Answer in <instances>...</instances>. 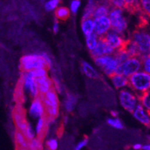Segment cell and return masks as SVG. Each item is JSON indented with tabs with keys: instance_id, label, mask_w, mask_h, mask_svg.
I'll list each match as a JSON object with an SVG mask.
<instances>
[{
	"instance_id": "6da1fadb",
	"label": "cell",
	"mask_w": 150,
	"mask_h": 150,
	"mask_svg": "<svg viewBox=\"0 0 150 150\" xmlns=\"http://www.w3.org/2000/svg\"><path fill=\"white\" fill-rule=\"evenodd\" d=\"M40 97L42 99L45 105V116L50 124L58 117L59 108L58 94L54 89H53L45 95L40 96Z\"/></svg>"
},
{
	"instance_id": "7a4b0ae2",
	"label": "cell",
	"mask_w": 150,
	"mask_h": 150,
	"mask_svg": "<svg viewBox=\"0 0 150 150\" xmlns=\"http://www.w3.org/2000/svg\"><path fill=\"white\" fill-rule=\"evenodd\" d=\"M128 88L137 96L150 89V75L140 70L128 78Z\"/></svg>"
},
{
	"instance_id": "3957f363",
	"label": "cell",
	"mask_w": 150,
	"mask_h": 150,
	"mask_svg": "<svg viewBox=\"0 0 150 150\" xmlns=\"http://www.w3.org/2000/svg\"><path fill=\"white\" fill-rule=\"evenodd\" d=\"M108 17L110 21L111 29L125 36L128 29V22L123 14V9L112 7Z\"/></svg>"
},
{
	"instance_id": "277c9868",
	"label": "cell",
	"mask_w": 150,
	"mask_h": 150,
	"mask_svg": "<svg viewBox=\"0 0 150 150\" xmlns=\"http://www.w3.org/2000/svg\"><path fill=\"white\" fill-rule=\"evenodd\" d=\"M134 43L140 52V58L150 53V33L144 29H139L134 32L129 37Z\"/></svg>"
},
{
	"instance_id": "5b68a950",
	"label": "cell",
	"mask_w": 150,
	"mask_h": 150,
	"mask_svg": "<svg viewBox=\"0 0 150 150\" xmlns=\"http://www.w3.org/2000/svg\"><path fill=\"white\" fill-rule=\"evenodd\" d=\"M20 67L22 72H29L44 68L49 69L41 53H32L22 56Z\"/></svg>"
},
{
	"instance_id": "8992f818",
	"label": "cell",
	"mask_w": 150,
	"mask_h": 150,
	"mask_svg": "<svg viewBox=\"0 0 150 150\" xmlns=\"http://www.w3.org/2000/svg\"><path fill=\"white\" fill-rule=\"evenodd\" d=\"M142 61L139 56H133L123 63L120 64L116 69V74L123 75L125 77L129 78L131 76L141 70Z\"/></svg>"
},
{
	"instance_id": "52a82bcc",
	"label": "cell",
	"mask_w": 150,
	"mask_h": 150,
	"mask_svg": "<svg viewBox=\"0 0 150 150\" xmlns=\"http://www.w3.org/2000/svg\"><path fill=\"white\" fill-rule=\"evenodd\" d=\"M119 100L122 108L129 112H133L139 104V96L128 87L120 91Z\"/></svg>"
},
{
	"instance_id": "ba28073f",
	"label": "cell",
	"mask_w": 150,
	"mask_h": 150,
	"mask_svg": "<svg viewBox=\"0 0 150 150\" xmlns=\"http://www.w3.org/2000/svg\"><path fill=\"white\" fill-rule=\"evenodd\" d=\"M95 63L107 76H112L116 74V69L119 66V62L116 59L113 55H107V56H100L94 59Z\"/></svg>"
},
{
	"instance_id": "9c48e42d",
	"label": "cell",
	"mask_w": 150,
	"mask_h": 150,
	"mask_svg": "<svg viewBox=\"0 0 150 150\" xmlns=\"http://www.w3.org/2000/svg\"><path fill=\"white\" fill-rule=\"evenodd\" d=\"M103 38L110 47L112 48L114 51H117L120 50L124 49L129 38H125V36L110 29L103 37Z\"/></svg>"
},
{
	"instance_id": "30bf717a",
	"label": "cell",
	"mask_w": 150,
	"mask_h": 150,
	"mask_svg": "<svg viewBox=\"0 0 150 150\" xmlns=\"http://www.w3.org/2000/svg\"><path fill=\"white\" fill-rule=\"evenodd\" d=\"M12 118L17 130L23 132L29 124L26 120V111L23 105L16 104L14 106L12 110Z\"/></svg>"
},
{
	"instance_id": "8fae6325",
	"label": "cell",
	"mask_w": 150,
	"mask_h": 150,
	"mask_svg": "<svg viewBox=\"0 0 150 150\" xmlns=\"http://www.w3.org/2000/svg\"><path fill=\"white\" fill-rule=\"evenodd\" d=\"M21 77L23 79V85L25 92H27L33 99L39 96L35 79L33 78L28 72H23Z\"/></svg>"
},
{
	"instance_id": "7c38bea8",
	"label": "cell",
	"mask_w": 150,
	"mask_h": 150,
	"mask_svg": "<svg viewBox=\"0 0 150 150\" xmlns=\"http://www.w3.org/2000/svg\"><path fill=\"white\" fill-rule=\"evenodd\" d=\"M94 33L99 38H103L111 29L110 21L108 16L93 19Z\"/></svg>"
},
{
	"instance_id": "4fadbf2b",
	"label": "cell",
	"mask_w": 150,
	"mask_h": 150,
	"mask_svg": "<svg viewBox=\"0 0 150 150\" xmlns=\"http://www.w3.org/2000/svg\"><path fill=\"white\" fill-rule=\"evenodd\" d=\"M29 114L34 120H38L39 118L45 116V105L40 96L33 99L29 106Z\"/></svg>"
},
{
	"instance_id": "5bb4252c",
	"label": "cell",
	"mask_w": 150,
	"mask_h": 150,
	"mask_svg": "<svg viewBox=\"0 0 150 150\" xmlns=\"http://www.w3.org/2000/svg\"><path fill=\"white\" fill-rule=\"evenodd\" d=\"M115 51L105 42L103 38H99L98 42L96 48L90 52L91 56L94 59L100 57V56H107V55H113Z\"/></svg>"
},
{
	"instance_id": "9a60e30c",
	"label": "cell",
	"mask_w": 150,
	"mask_h": 150,
	"mask_svg": "<svg viewBox=\"0 0 150 150\" xmlns=\"http://www.w3.org/2000/svg\"><path fill=\"white\" fill-rule=\"evenodd\" d=\"M135 120L146 127H150V113L140 104L131 112Z\"/></svg>"
},
{
	"instance_id": "2e32d148",
	"label": "cell",
	"mask_w": 150,
	"mask_h": 150,
	"mask_svg": "<svg viewBox=\"0 0 150 150\" xmlns=\"http://www.w3.org/2000/svg\"><path fill=\"white\" fill-rule=\"evenodd\" d=\"M49 125V122L45 116L37 120L35 132L36 137L42 142H44L45 137L48 132Z\"/></svg>"
},
{
	"instance_id": "e0dca14e",
	"label": "cell",
	"mask_w": 150,
	"mask_h": 150,
	"mask_svg": "<svg viewBox=\"0 0 150 150\" xmlns=\"http://www.w3.org/2000/svg\"><path fill=\"white\" fill-rule=\"evenodd\" d=\"M35 80L38 92H39V96H43V95H45L47 92H49L50 90L53 89V80L48 76L36 79Z\"/></svg>"
},
{
	"instance_id": "ac0fdd59",
	"label": "cell",
	"mask_w": 150,
	"mask_h": 150,
	"mask_svg": "<svg viewBox=\"0 0 150 150\" xmlns=\"http://www.w3.org/2000/svg\"><path fill=\"white\" fill-rule=\"evenodd\" d=\"M111 83L116 89H125L128 87V78L120 74H114L110 76Z\"/></svg>"
},
{
	"instance_id": "d6986e66",
	"label": "cell",
	"mask_w": 150,
	"mask_h": 150,
	"mask_svg": "<svg viewBox=\"0 0 150 150\" xmlns=\"http://www.w3.org/2000/svg\"><path fill=\"white\" fill-rule=\"evenodd\" d=\"M14 99L16 102V104H20V105H23V104L25 102V100H26L25 90L23 89V79L21 77H20L18 82L16 85L14 94Z\"/></svg>"
},
{
	"instance_id": "ffe728a7",
	"label": "cell",
	"mask_w": 150,
	"mask_h": 150,
	"mask_svg": "<svg viewBox=\"0 0 150 150\" xmlns=\"http://www.w3.org/2000/svg\"><path fill=\"white\" fill-rule=\"evenodd\" d=\"M111 8L112 7L108 2H104L103 4H100V5L98 4L95 9V11L92 15V19L108 16Z\"/></svg>"
},
{
	"instance_id": "44dd1931",
	"label": "cell",
	"mask_w": 150,
	"mask_h": 150,
	"mask_svg": "<svg viewBox=\"0 0 150 150\" xmlns=\"http://www.w3.org/2000/svg\"><path fill=\"white\" fill-rule=\"evenodd\" d=\"M14 142L15 147L29 149V141L26 138L21 131L16 130L14 133Z\"/></svg>"
},
{
	"instance_id": "7402d4cb",
	"label": "cell",
	"mask_w": 150,
	"mask_h": 150,
	"mask_svg": "<svg viewBox=\"0 0 150 150\" xmlns=\"http://www.w3.org/2000/svg\"><path fill=\"white\" fill-rule=\"evenodd\" d=\"M81 68L83 74L87 77L91 79H96L98 77V73L97 71L86 62H83Z\"/></svg>"
},
{
	"instance_id": "603a6c76",
	"label": "cell",
	"mask_w": 150,
	"mask_h": 150,
	"mask_svg": "<svg viewBox=\"0 0 150 150\" xmlns=\"http://www.w3.org/2000/svg\"><path fill=\"white\" fill-rule=\"evenodd\" d=\"M81 30L85 36L94 33V22L92 18L83 19L81 21Z\"/></svg>"
},
{
	"instance_id": "cb8c5ba5",
	"label": "cell",
	"mask_w": 150,
	"mask_h": 150,
	"mask_svg": "<svg viewBox=\"0 0 150 150\" xmlns=\"http://www.w3.org/2000/svg\"><path fill=\"white\" fill-rule=\"evenodd\" d=\"M77 97L73 94H68L64 102V108L68 112H71L77 104Z\"/></svg>"
},
{
	"instance_id": "d4e9b609",
	"label": "cell",
	"mask_w": 150,
	"mask_h": 150,
	"mask_svg": "<svg viewBox=\"0 0 150 150\" xmlns=\"http://www.w3.org/2000/svg\"><path fill=\"white\" fill-rule=\"evenodd\" d=\"M71 11L70 10L66 7H58L55 10V17L57 20L62 21H67L70 17Z\"/></svg>"
},
{
	"instance_id": "484cf974",
	"label": "cell",
	"mask_w": 150,
	"mask_h": 150,
	"mask_svg": "<svg viewBox=\"0 0 150 150\" xmlns=\"http://www.w3.org/2000/svg\"><path fill=\"white\" fill-rule=\"evenodd\" d=\"M98 4L95 0H88L87 5L84 9L82 20L87 18H92V15Z\"/></svg>"
},
{
	"instance_id": "4316f807",
	"label": "cell",
	"mask_w": 150,
	"mask_h": 150,
	"mask_svg": "<svg viewBox=\"0 0 150 150\" xmlns=\"http://www.w3.org/2000/svg\"><path fill=\"white\" fill-rule=\"evenodd\" d=\"M98 40L99 37L95 33H92V34L86 36V45L89 51L91 52L96 48Z\"/></svg>"
},
{
	"instance_id": "83f0119b",
	"label": "cell",
	"mask_w": 150,
	"mask_h": 150,
	"mask_svg": "<svg viewBox=\"0 0 150 150\" xmlns=\"http://www.w3.org/2000/svg\"><path fill=\"white\" fill-rule=\"evenodd\" d=\"M124 49L126 50L127 53H128V55L131 57H133V56H139V57H140L138 48L133 41H131L130 40V38H128V40L127 41L126 45H125Z\"/></svg>"
},
{
	"instance_id": "f1b7e54d",
	"label": "cell",
	"mask_w": 150,
	"mask_h": 150,
	"mask_svg": "<svg viewBox=\"0 0 150 150\" xmlns=\"http://www.w3.org/2000/svg\"><path fill=\"white\" fill-rule=\"evenodd\" d=\"M139 104L150 113V89L139 96Z\"/></svg>"
},
{
	"instance_id": "f546056e",
	"label": "cell",
	"mask_w": 150,
	"mask_h": 150,
	"mask_svg": "<svg viewBox=\"0 0 150 150\" xmlns=\"http://www.w3.org/2000/svg\"><path fill=\"white\" fill-rule=\"evenodd\" d=\"M139 11L144 16L150 17V0H140Z\"/></svg>"
},
{
	"instance_id": "4dcf8cb0",
	"label": "cell",
	"mask_w": 150,
	"mask_h": 150,
	"mask_svg": "<svg viewBox=\"0 0 150 150\" xmlns=\"http://www.w3.org/2000/svg\"><path fill=\"white\" fill-rule=\"evenodd\" d=\"M113 56H115V58L117 60L119 64L123 63L128 59L131 57L125 49H122L120 50H117V51H115V53H113Z\"/></svg>"
},
{
	"instance_id": "1f68e13d",
	"label": "cell",
	"mask_w": 150,
	"mask_h": 150,
	"mask_svg": "<svg viewBox=\"0 0 150 150\" xmlns=\"http://www.w3.org/2000/svg\"><path fill=\"white\" fill-rule=\"evenodd\" d=\"M140 0H125V9L130 12H136L139 11Z\"/></svg>"
},
{
	"instance_id": "d6a6232c",
	"label": "cell",
	"mask_w": 150,
	"mask_h": 150,
	"mask_svg": "<svg viewBox=\"0 0 150 150\" xmlns=\"http://www.w3.org/2000/svg\"><path fill=\"white\" fill-rule=\"evenodd\" d=\"M107 122H108V124L110 126L116 128V129L122 130L124 128V124L121 121V120L119 119L118 117L109 118L107 120Z\"/></svg>"
},
{
	"instance_id": "836d02e7",
	"label": "cell",
	"mask_w": 150,
	"mask_h": 150,
	"mask_svg": "<svg viewBox=\"0 0 150 150\" xmlns=\"http://www.w3.org/2000/svg\"><path fill=\"white\" fill-rule=\"evenodd\" d=\"M47 68H39V69H36L34 71H31L28 73L36 80V79L41 78V77H45L47 76Z\"/></svg>"
},
{
	"instance_id": "e575fe53",
	"label": "cell",
	"mask_w": 150,
	"mask_h": 150,
	"mask_svg": "<svg viewBox=\"0 0 150 150\" xmlns=\"http://www.w3.org/2000/svg\"><path fill=\"white\" fill-rule=\"evenodd\" d=\"M29 149L30 150H44L43 142L35 137L33 140H29Z\"/></svg>"
},
{
	"instance_id": "d590c367",
	"label": "cell",
	"mask_w": 150,
	"mask_h": 150,
	"mask_svg": "<svg viewBox=\"0 0 150 150\" xmlns=\"http://www.w3.org/2000/svg\"><path fill=\"white\" fill-rule=\"evenodd\" d=\"M24 134V136L26 137V138L28 140H31L34 139L35 137V130L33 129V126L31 125L30 123L28 124V125L26 126V128H25L23 131L22 132Z\"/></svg>"
},
{
	"instance_id": "8d00e7d4",
	"label": "cell",
	"mask_w": 150,
	"mask_h": 150,
	"mask_svg": "<svg viewBox=\"0 0 150 150\" xmlns=\"http://www.w3.org/2000/svg\"><path fill=\"white\" fill-rule=\"evenodd\" d=\"M141 70L150 75V56H145L141 58Z\"/></svg>"
},
{
	"instance_id": "74e56055",
	"label": "cell",
	"mask_w": 150,
	"mask_h": 150,
	"mask_svg": "<svg viewBox=\"0 0 150 150\" xmlns=\"http://www.w3.org/2000/svg\"><path fill=\"white\" fill-rule=\"evenodd\" d=\"M62 0H49L45 3V8L47 11H51L57 8Z\"/></svg>"
},
{
	"instance_id": "f35d334b",
	"label": "cell",
	"mask_w": 150,
	"mask_h": 150,
	"mask_svg": "<svg viewBox=\"0 0 150 150\" xmlns=\"http://www.w3.org/2000/svg\"><path fill=\"white\" fill-rule=\"evenodd\" d=\"M111 7L123 9L124 10L125 5V0H108Z\"/></svg>"
},
{
	"instance_id": "ab89813d",
	"label": "cell",
	"mask_w": 150,
	"mask_h": 150,
	"mask_svg": "<svg viewBox=\"0 0 150 150\" xmlns=\"http://www.w3.org/2000/svg\"><path fill=\"white\" fill-rule=\"evenodd\" d=\"M47 150H56L58 148V141L55 138L49 139L46 142Z\"/></svg>"
},
{
	"instance_id": "60d3db41",
	"label": "cell",
	"mask_w": 150,
	"mask_h": 150,
	"mask_svg": "<svg viewBox=\"0 0 150 150\" xmlns=\"http://www.w3.org/2000/svg\"><path fill=\"white\" fill-rule=\"evenodd\" d=\"M80 6V0H72L71 2L70 6V11L72 12L73 14H76L78 11L79 8Z\"/></svg>"
},
{
	"instance_id": "b9f144b4",
	"label": "cell",
	"mask_w": 150,
	"mask_h": 150,
	"mask_svg": "<svg viewBox=\"0 0 150 150\" xmlns=\"http://www.w3.org/2000/svg\"><path fill=\"white\" fill-rule=\"evenodd\" d=\"M88 143V138L85 137V138L83 139L82 140H80L78 143H77L76 146H75L74 150H81L83 147H85Z\"/></svg>"
},
{
	"instance_id": "7bdbcfd3",
	"label": "cell",
	"mask_w": 150,
	"mask_h": 150,
	"mask_svg": "<svg viewBox=\"0 0 150 150\" xmlns=\"http://www.w3.org/2000/svg\"><path fill=\"white\" fill-rule=\"evenodd\" d=\"M59 21L58 20L57 21H55L54 23H53V32L56 34V33H58L59 32Z\"/></svg>"
},
{
	"instance_id": "ee69618b",
	"label": "cell",
	"mask_w": 150,
	"mask_h": 150,
	"mask_svg": "<svg viewBox=\"0 0 150 150\" xmlns=\"http://www.w3.org/2000/svg\"><path fill=\"white\" fill-rule=\"evenodd\" d=\"M142 147H143V145H142V144H140V143H135V144H134L133 146H132V148H133V149H134V150H142Z\"/></svg>"
},
{
	"instance_id": "f6af8a7d",
	"label": "cell",
	"mask_w": 150,
	"mask_h": 150,
	"mask_svg": "<svg viewBox=\"0 0 150 150\" xmlns=\"http://www.w3.org/2000/svg\"><path fill=\"white\" fill-rule=\"evenodd\" d=\"M111 116L112 117H118V112L116 111H111Z\"/></svg>"
},
{
	"instance_id": "bcb514c9",
	"label": "cell",
	"mask_w": 150,
	"mask_h": 150,
	"mask_svg": "<svg viewBox=\"0 0 150 150\" xmlns=\"http://www.w3.org/2000/svg\"><path fill=\"white\" fill-rule=\"evenodd\" d=\"M15 150H30V149L20 148V147H15Z\"/></svg>"
},
{
	"instance_id": "7dc6e473",
	"label": "cell",
	"mask_w": 150,
	"mask_h": 150,
	"mask_svg": "<svg viewBox=\"0 0 150 150\" xmlns=\"http://www.w3.org/2000/svg\"><path fill=\"white\" fill-rule=\"evenodd\" d=\"M149 56H150V53H149Z\"/></svg>"
}]
</instances>
